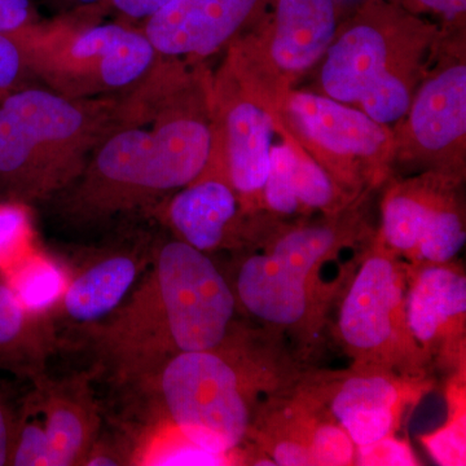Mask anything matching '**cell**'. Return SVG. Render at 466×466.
Returning <instances> with one entry per match:
<instances>
[{
    "instance_id": "obj_8",
    "label": "cell",
    "mask_w": 466,
    "mask_h": 466,
    "mask_svg": "<svg viewBox=\"0 0 466 466\" xmlns=\"http://www.w3.org/2000/svg\"><path fill=\"white\" fill-rule=\"evenodd\" d=\"M434 383V377L419 379L351 364L337 370L306 367L297 388L323 408L358 447L400 434Z\"/></svg>"
},
{
    "instance_id": "obj_34",
    "label": "cell",
    "mask_w": 466,
    "mask_h": 466,
    "mask_svg": "<svg viewBox=\"0 0 466 466\" xmlns=\"http://www.w3.org/2000/svg\"><path fill=\"white\" fill-rule=\"evenodd\" d=\"M43 2L60 11L78 12L96 8L101 3H106L108 0H43Z\"/></svg>"
},
{
    "instance_id": "obj_30",
    "label": "cell",
    "mask_w": 466,
    "mask_h": 466,
    "mask_svg": "<svg viewBox=\"0 0 466 466\" xmlns=\"http://www.w3.org/2000/svg\"><path fill=\"white\" fill-rule=\"evenodd\" d=\"M38 21L34 0H0V33L16 32Z\"/></svg>"
},
{
    "instance_id": "obj_25",
    "label": "cell",
    "mask_w": 466,
    "mask_h": 466,
    "mask_svg": "<svg viewBox=\"0 0 466 466\" xmlns=\"http://www.w3.org/2000/svg\"><path fill=\"white\" fill-rule=\"evenodd\" d=\"M35 248L30 207L21 202L0 200V274Z\"/></svg>"
},
{
    "instance_id": "obj_9",
    "label": "cell",
    "mask_w": 466,
    "mask_h": 466,
    "mask_svg": "<svg viewBox=\"0 0 466 466\" xmlns=\"http://www.w3.org/2000/svg\"><path fill=\"white\" fill-rule=\"evenodd\" d=\"M407 320L433 370H466V275L460 263L407 265Z\"/></svg>"
},
{
    "instance_id": "obj_1",
    "label": "cell",
    "mask_w": 466,
    "mask_h": 466,
    "mask_svg": "<svg viewBox=\"0 0 466 466\" xmlns=\"http://www.w3.org/2000/svg\"><path fill=\"white\" fill-rule=\"evenodd\" d=\"M186 88L179 69L157 57L119 94L115 124L84 173L50 200L64 219L96 226L148 211L207 170L216 134L186 108Z\"/></svg>"
},
{
    "instance_id": "obj_33",
    "label": "cell",
    "mask_w": 466,
    "mask_h": 466,
    "mask_svg": "<svg viewBox=\"0 0 466 466\" xmlns=\"http://www.w3.org/2000/svg\"><path fill=\"white\" fill-rule=\"evenodd\" d=\"M417 3L449 18L458 17L466 11V0H417Z\"/></svg>"
},
{
    "instance_id": "obj_13",
    "label": "cell",
    "mask_w": 466,
    "mask_h": 466,
    "mask_svg": "<svg viewBox=\"0 0 466 466\" xmlns=\"http://www.w3.org/2000/svg\"><path fill=\"white\" fill-rule=\"evenodd\" d=\"M266 0H170L143 33L158 56H208L247 24Z\"/></svg>"
},
{
    "instance_id": "obj_15",
    "label": "cell",
    "mask_w": 466,
    "mask_h": 466,
    "mask_svg": "<svg viewBox=\"0 0 466 466\" xmlns=\"http://www.w3.org/2000/svg\"><path fill=\"white\" fill-rule=\"evenodd\" d=\"M289 110L312 142L339 156H372L381 148L386 133L360 110L349 108L332 97L297 92Z\"/></svg>"
},
{
    "instance_id": "obj_14",
    "label": "cell",
    "mask_w": 466,
    "mask_h": 466,
    "mask_svg": "<svg viewBox=\"0 0 466 466\" xmlns=\"http://www.w3.org/2000/svg\"><path fill=\"white\" fill-rule=\"evenodd\" d=\"M241 207L225 175L207 167L195 182L171 196L162 216L175 238L213 257L244 244L238 231Z\"/></svg>"
},
{
    "instance_id": "obj_3",
    "label": "cell",
    "mask_w": 466,
    "mask_h": 466,
    "mask_svg": "<svg viewBox=\"0 0 466 466\" xmlns=\"http://www.w3.org/2000/svg\"><path fill=\"white\" fill-rule=\"evenodd\" d=\"M306 367L283 336L241 321L216 348L175 355L125 390L143 400V416L164 420L202 449L250 465L254 426Z\"/></svg>"
},
{
    "instance_id": "obj_16",
    "label": "cell",
    "mask_w": 466,
    "mask_h": 466,
    "mask_svg": "<svg viewBox=\"0 0 466 466\" xmlns=\"http://www.w3.org/2000/svg\"><path fill=\"white\" fill-rule=\"evenodd\" d=\"M271 137V118L257 104L248 100L227 104L222 174L241 205L244 198L262 195L269 168Z\"/></svg>"
},
{
    "instance_id": "obj_11",
    "label": "cell",
    "mask_w": 466,
    "mask_h": 466,
    "mask_svg": "<svg viewBox=\"0 0 466 466\" xmlns=\"http://www.w3.org/2000/svg\"><path fill=\"white\" fill-rule=\"evenodd\" d=\"M153 247L148 236L122 238L92 251L76 268L70 267L72 278L52 315L54 323L63 321L75 330L108 318L139 283Z\"/></svg>"
},
{
    "instance_id": "obj_5",
    "label": "cell",
    "mask_w": 466,
    "mask_h": 466,
    "mask_svg": "<svg viewBox=\"0 0 466 466\" xmlns=\"http://www.w3.org/2000/svg\"><path fill=\"white\" fill-rule=\"evenodd\" d=\"M27 75L69 99L106 96L133 87L158 55L143 30L63 17L9 33Z\"/></svg>"
},
{
    "instance_id": "obj_32",
    "label": "cell",
    "mask_w": 466,
    "mask_h": 466,
    "mask_svg": "<svg viewBox=\"0 0 466 466\" xmlns=\"http://www.w3.org/2000/svg\"><path fill=\"white\" fill-rule=\"evenodd\" d=\"M170 0H108V3L126 17L147 20Z\"/></svg>"
},
{
    "instance_id": "obj_20",
    "label": "cell",
    "mask_w": 466,
    "mask_h": 466,
    "mask_svg": "<svg viewBox=\"0 0 466 466\" xmlns=\"http://www.w3.org/2000/svg\"><path fill=\"white\" fill-rule=\"evenodd\" d=\"M412 130L417 142L438 150L464 137L466 131V66L450 67L420 91L413 104Z\"/></svg>"
},
{
    "instance_id": "obj_6",
    "label": "cell",
    "mask_w": 466,
    "mask_h": 466,
    "mask_svg": "<svg viewBox=\"0 0 466 466\" xmlns=\"http://www.w3.org/2000/svg\"><path fill=\"white\" fill-rule=\"evenodd\" d=\"M352 265L343 274L330 309L334 341L354 366L433 377L408 325L407 263L380 238Z\"/></svg>"
},
{
    "instance_id": "obj_17",
    "label": "cell",
    "mask_w": 466,
    "mask_h": 466,
    "mask_svg": "<svg viewBox=\"0 0 466 466\" xmlns=\"http://www.w3.org/2000/svg\"><path fill=\"white\" fill-rule=\"evenodd\" d=\"M60 346L54 320L30 314L0 274V370L36 383Z\"/></svg>"
},
{
    "instance_id": "obj_27",
    "label": "cell",
    "mask_w": 466,
    "mask_h": 466,
    "mask_svg": "<svg viewBox=\"0 0 466 466\" xmlns=\"http://www.w3.org/2000/svg\"><path fill=\"white\" fill-rule=\"evenodd\" d=\"M421 464L410 441L400 434L389 435L373 443L358 446L354 465L359 466H417Z\"/></svg>"
},
{
    "instance_id": "obj_29",
    "label": "cell",
    "mask_w": 466,
    "mask_h": 466,
    "mask_svg": "<svg viewBox=\"0 0 466 466\" xmlns=\"http://www.w3.org/2000/svg\"><path fill=\"white\" fill-rule=\"evenodd\" d=\"M27 76L20 50L8 34L0 33V91L11 90Z\"/></svg>"
},
{
    "instance_id": "obj_31",
    "label": "cell",
    "mask_w": 466,
    "mask_h": 466,
    "mask_svg": "<svg viewBox=\"0 0 466 466\" xmlns=\"http://www.w3.org/2000/svg\"><path fill=\"white\" fill-rule=\"evenodd\" d=\"M20 415H17L7 400L0 394V466H9L12 450L16 440Z\"/></svg>"
},
{
    "instance_id": "obj_21",
    "label": "cell",
    "mask_w": 466,
    "mask_h": 466,
    "mask_svg": "<svg viewBox=\"0 0 466 466\" xmlns=\"http://www.w3.org/2000/svg\"><path fill=\"white\" fill-rule=\"evenodd\" d=\"M2 275L30 314L52 319L66 294L72 268L36 247Z\"/></svg>"
},
{
    "instance_id": "obj_24",
    "label": "cell",
    "mask_w": 466,
    "mask_h": 466,
    "mask_svg": "<svg viewBox=\"0 0 466 466\" xmlns=\"http://www.w3.org/2000/svg\"><path fill=\"white\" fill-rule=\"evenodd\" d=\"M466 370L449 377L446 398L449 415L440 429L421 435L422 446L441 466L466 465Z\"/></svg>"
},
{
    "instance_id": "obj_4",
    "label": "cell",
    "mask_w": 466,
    "mask_h": 466,
    "mask_svg": "<svg viewBox=\"0 0 466 466\" xmlns=\"http://www.w3.org/2000/svg\"><path fill=\"white\" fill-rule=\"evenodd\" d=\"M118 94L69 99L21 88L0 101V200L32 207L81 177L115 124Z\"/></svg>"
},
{
    "instance_id": "obj_10",
    "label": "cell",
    "mask_w": 466,
    "mask_h": 466,
    "mask_svg": "<svg viewBox=\"0 0 466 466\" xmlns=\"http://www.w3.org/2000/svg\"><path fill=\"white\" fill-rule=\"evenodd\" d=\"M388 47L372 24L350 27L328 51L321 72L325 92L341 103H358L377 124H390L406 115L410 94L388 70Z\"/></svg>"
},
{
    "instance_id": "obj_18",
    "label": "cell",
    "mask_w": 466,
    "mask_h": 466,
    "mask_svg": "<svg viewBox=\"0 0 466 466\" xmlns=\"http://www.w3.org/2000/svg\"><path fill=\"white\" fill-rule=\"evenodd\" d=\"M333 0H278L272 57L289 72L309 67L336 34Z\"/></svg>"
},
{
    "instance_id": "obj_26",
    "label": "cell",
    "mask_w": 466,
    "mask_h": 466,
    "mask_svg": "<svg viewBox=\"0 0 466 466\" xmlns=\"http://www.w3.org/2000/svg\"><path fill=\"white\" fill-rule=\"evenodd\" d=\"M48 438L43 420L25 404L20 415L16 440L9 466H47Z\"/></svg>"
},
{
    "instance_id": "obj_28",
    "label": "cell",
    "mask_w": 466,
    "mask_h": 466,
    "mask_svg": "<svg viewBox=\"0 0 466 466\" xmlns=\"http://www.w3.org/2000/svg\"><path fill=\"white\" fill-rule=\"evenodd\" d=\"M133 447L128 435H103L100 433L85 460L84 466L131 465Z\"/></svg>"
},
{
    "instance_id": "obj_12",
    "label": "cell",
    "mask_w": 466,
    "mask_h": 466,
    "mask_svg": "<svg viewBox=\"0 0 466 466\" xmlns=\"http://www.w3.org/2000/svg\"><path fill=\"white\" fill-rule=\"evenodd\" d=\"M94 370L33 383L27 398L33 410L43 413L48 438L47 466H84L101 433V410L94 390Z\"/></svg>"
},
{
    "instance_id": "obj_23",
    "label": "cell",
    "mask_w": 466,
    "mask_h": 466,
    "mask_svg": "<svg viewBox=\"0 0 466 466\" xmlns=\"http://www.w3.org/2000/svg\"><path fill=\"white\" fill-rule=\"evenodd\" d=\"M349 241V233L337 227L303 226L271 238L263 250L311 280L324 281V267L337 258Z\"/></svg>"
},
{
    "instance_id": "obj_19",
    "label": "cell",
    "mask_w": 466,
    "mask_h": 466,
    "mask_svg": "<svg viewBox=\"0 0 466 466\" xmlns=\"http://www.w3.org/2000/svg\"><path fill=\"white\" fill-rule=\"evenodd\" d=\"M262 196L269 210L293 216L302 208H332L336 189L329 175L312 159L289 146H278L269 152Z\"/></svg>"
},
{
    "instance_id": "obj_2",
    "label": "cell",
    "mask_w": 466,
    "mask_h": 466,
    "mask_svg": "<svg viewBox=\"0 0 466 466\" xmlns=\"http://www.w3.org/2000/svg\"><path fill=\"white\" fill-rule=\"evenodd\" d=\"M235 294L213 257L171 238L156 242L139 283L108 318L73 330L95 376L127 389L165 361L216 348L241 323Z\"/></svg>"
},
{
    "instance_id": "obj_22",
    "label": "cell",
    "mask_w": 466,
    "mask_h": 466,
    "mask_svg": "<svg viewBox=\"0 0 466 466\" xmlns=\"http://www.w3.org/2000/svg\"><path fill=\"white\" fill-rule=\"evenodd\" d=\"M443 208L410 192L394 193L383 204L380 238L395 256L412 265Z\"/></svg>"
},
{
    "instance_id": "obj_7",
    "label": "cell",
    "mask_w": 466,
    "mask_h": 466,
    "mask_svg": "<svg viewBox=\"0 0 466 466\" xmlns=\"http://www.w3.org/2000/svg\"><path fill=\"white\" fill-rule=\"evenodd\" d=\"M226 275L241 317L280 334L308 360L329 323L343 275L337 283H315L265 250L241 253Z\"/></svg>"
}]
</instances>
